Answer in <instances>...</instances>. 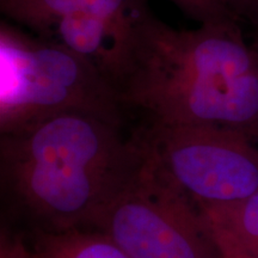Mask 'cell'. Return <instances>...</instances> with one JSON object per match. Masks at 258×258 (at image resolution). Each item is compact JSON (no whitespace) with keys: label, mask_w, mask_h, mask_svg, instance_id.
Listing matches in <instances>:
<instances>
[{"label":"cell","mask_w":258,"mask_h":258,"mask_svg":"<svg viewBox=\"0 0 258 258\" xmlns=\"http://www.w3.org/2000/svg\"><path fill=\"white\" fill-rule=\"evenodd\" d=\"M112 85L150 124L213 125L258 140V55L237 24L176 29L150 8L122 47Z\"/></svg>","instance_id":"1"},{"label":"cell","mask_w":258,"mask_h":258,"mask_svg":"<svg viewBox=\"0 0 258 258\" xmlns=\"http://www.w3.org/2000/svg\"><path fill=\"white\" fill-rule=\"evenodd\" d=\"M133 134L84 112H63L2 134L5 179L30 211L67 231L91 224L145 163Z\"/></svg>","instance_id":"2"},{"label":"cell","mask_w":258,"mask_h":258,"mask_svg":"<svg viewBox=\"0 0 258 258\" xmlns=\"http://www.w3.org/2000/svg\"><path fill=\"white\" fill-rule=\"evenodd\" d=\"M124 106L110 80L80 54L0 22V132L11 134L63 112L122 127Z\"/></svg>","instance_id":"3"},{"label":"cell","mask_w":258,"mask_h":258,"mask_svg":"<svg viewBox=\"0 0 258 258\" xmlns=\"http://www.w3.org/2000/svg\"><path fill=\"white\" fill-rule=\"evenodd\" d=\"M92 225L129 258H226L201 207L147 157Z\"/></svg>","instance_id":"4"},{"label":"cell","mask_w":258,"mask_h":258,"mask_svg":"<svg viewBox=\"0 0 258 258\" xmlns=\"http://www.w3.org/2000/svg\"><path fill=\"white\" fill-rule=\"evenodd\" d=\"M138 134L154 169L200 207L231 205L258 192V147L240 132L148 123Z\"/></svg>","instance_id":"5"},{"label":"cell","mask_w":258,"mask_h":258,"mask_svg":"<svg viewBox=\"0 0 258 258\" xmlns=\"http://www.w3.org/2000/svg\"><path fill=\"white\" fill-rule=\"evenodd\" d=\"M148 9L147 0H0L6 21L41 36L63 16L88 12L122 27H132Z\"/></svg>","instance_id":"6"},{"label":"cell","mask_w":258,"mask_h":258,"mask_svg":"<svg viewBox=\"0 0 258 258\" xmlns=\"http://www.w3.org/2000/svg\"><path fill=\"white\" fill-rule=\"evenodd\" d=\"M201 209L226 258H258V192L240 202Z\"/></svg>","instance_id":"7"},{"label":"cell","mask_w":258,"mask_h":258,"mask_svg":"<svg viewBox=\"0 0 258 258\" xmlns=\"http://www.w3.org/2000/svg\"><path fill=\"white\" fill-rule=\"evenodd\" d=\"M31 254L34 258H129L108 235L78 228L40 233Z\"/></svg>","instance_id":"8"},{"label":"cell","mask_w":258,"mask_h":258,"mask_svg":"<svg viewBox=\"0 0 258 258\" xmlns=\"http://www.w3.org/2000/svg\"><path fill=\"white\" fill-rule=\"evenodd\" d=\"M186 17L201 24H237L219 0H170ZM240 27V25H239ZM241 28V27H240Z\"/></svg>","instance_id":"9"},{"label":"cell","mask_w":258,"mask_h":258,"mask_svg":"<svg viewBox=\"0 0 258 258\" xmlns=\"http://www.w3.org/2000/svg\"><path fill=\"white\" fill-rule=\"evenodd\" d=\"M240 27L249 29L258 46V0H219Z\"/></svg>","instance_id":"10"},{"label":"cell","mask_w":258,"mask_h":258,"mask_svg":"<svg viewBox=\"0 0 258 258\" xmlns=\"http://www.w3.org/2000/svg\"><path fill=\"white\" fill-rule=\"evenodd\" d=\"M12 258H34L32 254L24 250V247L19 246H9Z\"/></svg>","instance_id":"11"},{"label":"cell","mask_w":258,"mask_h":258,"mask_svg":"<svg viewBox=\"0 0 258 258\" xmlns=\"http://www.w3.org/2000/svg\"><path fill=\"white\" fill-rule=\"evenodd\" d=\"M0 258H12L11 252H10L9 245H2V251H0Z\"/></svg>","instance_id":"12"}]
</instances>
